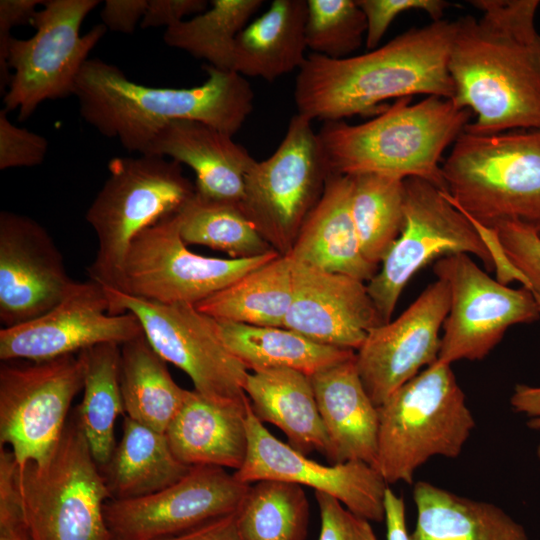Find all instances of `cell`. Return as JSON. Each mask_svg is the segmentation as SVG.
<instances>
[{
    "label": "cell",
    "mask_w": 540,
    "mask_h": 540,
    "mask_svg": "<svg viewBox=\"0 0 540 540\" xmlns=\"http://www.w3.org/2000/svg\"><path fill=\"white\" fill-rule=\"evenodd\" d=\"M456 21L449 53L453 100L476 115L464 131L490 135L540 128L538 0H473Z\"/></svg>",
    "instance_id": "cell-1"
},
{
    "label": "cell",
    "mask_w": 540,
    "mask_h": 540,
    "mask_svg": "<svg viewBox=\"0 0 540 540\" xmlns=\"http://www.w3.org/2000/svg\"><path fill=\"white\" fill-rule=\"evenodd\" d=\"M454 21L411 28L364 54L331 59L308 54L297 74V113L310 120L340 121L379 114L380 104L417 94L453 99L449 53Z\"/></svg>",
    "instance_id": "cell-2"
},
{
    "label": "cell",
    "mask_w": 540,
    "mask_h": 540,
    "mask_svg": "<svg viewBox=\"0 0 540 540\" xmlns=\"http://www.w3.org/2000/svg\"><path fill=\"white\" fill-rule=\"evenodd\" d=\"M208 78L190 88H158L133 82L115 65L88 59L75 83L82 118L128 151L147 154L168 123L190 120L234 136L253 110L254 92L232 70L204 65Z\"/></svg>",
    "instance_id": "cell-3"
},
{
    "label": "cell",
    "mask_w": 540,
    "mask_h": 540,
    "mask_svg": "<svg viewBox=\"0 0 540 540\" xmlns=\"http://www.w3.org/2000/svg\"><path fill=\"white\" fill-rule=\"evenodd\" d=\"M397 99L371 120L325 122L318 132L330 174L381 173L423 179L442 191L440 159L470 123L472 112L453 99Z\"/></svg>",
    "instance_id": "cell-4"
},
{
    "label": "cell",
    "mask_w": 540,
    "mask_h": 540,
    "mask_svg": "<svg viewBox=\"0 0 540 540\" xmlns=\"http://www.w3.org/2000/svg\"><path fill=\"white\" fill-rule=\"evenodd\" d=\"M442 175L445 196L471 221L495 232L516 224L540 236V128L463 131Z\"/></svg>",
    "instance_id": "cell-5"
},
{
    "label": "cell",
    "mask_w": 540,
    "mask_h": 540,
    "mask_svg": "<svg viewBox=\"0 0 540 540\" xmlns=\"http://www.w3.org/2000/svg\"><path fill=\"white\" fill-rule=\"evenodd\" d=\"M374 468L387 484H411L434 456L460 455L475 420L450 364L438 360L378 407Z\"/></svg>",
    "instance_id": "cell-6"
},
{
    "label": "cell",
    "mask_w": 540,
    "mask_h": 540,
    "mask_svg": "<svg viewBox=\"0 0 540 540\" xmlns=\"http://www.w3.org/2000/svg\"><path fill=\"white\" fill-rule=\"evenodd\" d=\"M109 176L86 212L97 238V252L87 271L90 280L122 291L123 271L132 241L146 228L176 213L195 188L181 164L140 154L115 157Z\"/></svg>",
    "instance_id": "cell-7"
},
{
    "label": "cell",
    "mask_w": 540,
    "mask_h": 540,
    "mask_svg": "<svg viewBox=\"0 0 540 540\" xmlns=\"http://www.w3.org/2000/svg\"><path fill=\"white\" fill-rule=\"evenodd\" d=\"M16 486L32 540H112L111 499L75 411L48 458L17 465Z\"/></svg>",
    "instance_id": "cell-8"
},
{
    "label": "cell",
    "mask_w": 540,
    "mask_h": 540,
    "mask_svg": "<svg viewBox=\"0 0 540 540\" xmlns=\"http://www.w3.org/2000/svg\"><path fill=\"white\" fill-rule=\"evenodd\" d=\"M99 3L45 0L31 22L35 33L28 39H11L8 66L13 73L3 97L6 112L17 110L19 120H25L42 102L74 94L90 51L107 31L102 24L80 34L84 19Z\"/></svg>",
    "instance_id": "cell-9"
},
{
    "label": "cell",
    "mask_w": 540,
    "mask_h": 540,
    "mask_svg": "<svg viewBox=\"0 0 540 540\" xmlns=\"http://www.w3.org/2000/svg\"><path fill=\"white\" fill-rule=\"evenodd\" d=\"M404 185L402 230L366 284L382 324L391 320L410 279L435 259L465 253L480 259L487 270L495 269L480 233L444 191L415 177L406 178Z\"/></svg>",
    "instance_id": "cell-10"
},
{
    "label": "cell",
    "mask_w": 540,
    "mask_h": 540,
    "mask_svg": "<svg viewBox=\"0 0 540 540\" xmlns=\"http://www.w3.org/2000/svg\"><path fill=\"white\" fill-rule=\"evenodd\" d=\"M109 314L133 313L153 349L191 379L194 390L220 405H244L247 368L221 340L214 318L186 303L163 304L104 287Z\"/></svg>",
    "instance_id": "cell-11"
},
{
    "label": "cell",
    "mask_w": 540,
    "mask_h": 540,
    "mask_svg": "<svg viewBox=\"0 0 540 540\" xmlns=\"http://www.w3.org/2000/svg\"><path fill=\"white\" fill-rule=\"evenodd\" d=\"M329 174L312 120L297 113L274 153L247 172L238 205L268 243L286 254Z\"/></svg>",
    "instance_id": "cell-12"
},
{
    "label": "cell",
    "mask_w": 540,
    "mask_h": 540,
    "mask_svg": "<svg viewBox=\"0 0 540 540\" xmlns=\"http://www.w3.org/2000/svg\"><path fill=\"white\" fill-rule=\"evenodd\" d=\"M83 384L80 352L43 361H2L0 446L10 447L19 467L48 458Z\"/></svg>",
    "instance_id": "cell-13"
},
{
    "label": "cell",
    "mask_w": 540,
    "mask_h": 540,
    "mask_svg": "<svg viewBox=\"0 0 540 540\" xmlns=\"http://www.w3.org/2000/svg\"><path fill=\"white\" fill-rule=\"evenodd\" d=\"M280 253L248 258H215L187 248L177 214L143 230L127 252L122 292L163 304L196 305Z\"/></svg>",
    "instance_id": "cell-14"
},
{
    "label": "cell",
    "mask_w": 540,
    "mask_h": 540,
    "mask_svg": "<svg viewBox=\"0 0 540 540\" xmlns=\"http://www.w3.org/2000/svg\"><path fill=\"white\" fill-rule=\"evenodd\" d=\"M450 291L438 361L481 360L501 341L508 328L540 318L533 293L493 279L465 253L438 259L433 266Z\"/></svg>",
    "instance_id": "cell-15"
},
{
    "label": "cell",
    "mask_w": 540,
    "mask_h": 540,
    "mask_svg": "<svg viewBox=\"0 0 540 540\" xmlns=\"http://www.w3.org/2000/svg\"><path fill=\"white\" fill-rule=\"evenodd\" d=\"M250 483L225 468L192 466L174 484L155 493L104 506L107 527L117 540H157L234 513Z\"/></svg>",
    "instance_id": "cell-16"
},
{
    "label": "cell",
    "mask_w": 540,
    "mask_h": 540,
    "mask_svg": "<svg viewBox=\"0 0 540 540\" xmlns=\"http://www.w3.org/2000/svg\"><path fill=\"white\" fill-rule=\"evenodd\" d=\"M449 307V287L437 279L396 319L369 330L355 353V362L364 388L377 407L422 367L438 360L440 330Z\"/></svg>",
    "instance_id": "cell-17"
},
{
    "label": "cell",
    "mask_w": 540,
    "mask_h": 540,
    "mask_svg": "<svg viewBox=\"0 0 540 540\" xmlns=\"http://www.w3.org/2000/svg\"><path fill=\"white\" fill-rule=\"evenodd\" d=\"M248 451L234 476L245 483L278 480L329 494L355 514L374 522L385 520L388 484L362 461L325 465L311 460L276 438L247 407Z\"/></svg>",
    "instance_id": "cell-18"
},
{
    "label": "cell",
    "mask_w": 540,
    "mask_h": 540,
    "mask_svg": "<svg viewBox=\"0 0 540 540\" xmlns=\"http://www.w3.org/2000/svg\"><path fill=\"white\" fill-rule=\"evenodd\" d=\"M105 289L88 280L78 285L62 302L29 322L1 328L0 359L43 361L101 343H123L143 329L131 312L111 315Z\"/></svg>",
    "instance_id": "cell-19"
},
{
    "label": "cell",
    "mask_w": 540,
    "mask_h": 540,
    "mask_svg": "<svg viewBox=\"0 0 540 540\" xmlns=\"http://www.w3.org/2000/svg\"><path fill=\"white\" fill-rule=\"evenodd\" d=\"M78 285L62 254L34 219L0 213V322L14 327L45 314Z\"/></svg>",
    "instance_id": "cell-20"
},
{
    "label": "cell",
    "mask_w": 540,
    "mask_h": 540,
    "mask_svg": "<svg viewBox=\"0 0 540 540\" xmlns=\"http://www.w3.org/2000/svg\"><path fill=\"white\" fill-rule=\"evenodd\" d=\"M291 261L293 298L283 327L357 351L369 330L382 324L365 282Z\"/></svg>",
    "instance_id": "cell-21"
},
{
    "label": "cell",
    "mask_w": 540,
    "mask_h": 540,
    "mask_svg": "<svg viewBox=\"0 0 540 540\" xmlns=\"http://www.w3.org/2000/svg\"><path fill=\"white\" fill-rule=\"evenodd\" d=\"M232 137L202 122L175 120L160 130L147 154L189 166L200 196L240 204L246 174L256 160Z\"/></svg>",
    "instance_id": "cell-22"
},
{
    "label": "cell",
    "mask_w": 540,
    "mask_h": 540,
    "mask_svg": "<svg viewBox=\"0 0 540 540\" xmlns=\"http://www.w3.org/2000/svg\"><path fill=\"white\" fill-rule=\"evenodd\" d=\"M327 433L331 464L362 461L374 467L379 412L359 376L355 356L310 376Z\"/></svg>",
    "instance_id": "cell-23"
},
{
    "label": "cell",
    "mask_w": 540,
    "mask_h": 540,
    "mask_svg": "<svg viewBox=\"0 0 540 540\" xmlns=\"http://www.w3.org/2000/svg\"><path fill=\"white\" fill-rule=\"evenodd\" d=\"M350 199L351 177L329 174L319 200L286 254L294 261L368 282L378 266L362 254Z\"/></svg>",
    "instance_id": "cell-24"
},
{
    "label": "cell",
    "mask_w": 540,
    "mask_h": 540,
    "mask_svg": "<svg viewBox=\"0 0 540 540\" xmlns=\"http://www.w3.org/2000/svg\"><path fill=\"white\" fill-rule=\"evenodd\" d=\"M213 403L195 390L165 434L175 457L188 466L239 470L248 451L247 407Z\"/></svg>",
    "instance_id": "cell-25"
},
{
    "label": "cell",
    "mask_w": 540,
    "mask_h": 540,
    "mask_svg": "<svg viewBox=\"0 0 540 540\" xmlns=\"http://www.w3.org/2000/svg\"><path fill=\"white\" fill-rule=\"evenodd\" d=\"M244 392L257 419L278 427L291 447L305 455L313 451L328 455L329 441L310 376L288 368L249 372Z\"/></svg>",
    "instance_id": "cell-26"
},
{
    "label": "cell",
    "mask_w": 540,
    "mask_h": 540,
    "mask_svg": "<svg viewBox=\"0 0 540 540\" xmlns=\"http://www.w3.org/2000/svg\"><path fill=\"white\" fill-rule=\"evenodd\" d=\"M416 524L410 540H530L499 506L460 496L426 481L413 489Z\"/></svg>",
    "instance_id": "cell-27"
},
{
    "label": "cell",
    "mask_w": 540,
    "mask_h": 540,
    "mask_svg": "<svg viewBox=\"0 0 540 540\" xmlns=\"http://www.w3.org/2000/svg\"><path fill=\"white\" fill-rule=\"evenodd\" d=\"M307 0H274L237 36L233 71L266 81L300 69L306 61Z\"/></svg>",
    "instance_id": "cell-28"
},
{
    "label": "cell",
    "mask_w": 540,
    "mask_h": 540,
    "mask_svg": "<svg viewBox=\"0 0 540 540\" xmlns=\"http://www.w3.org/2000/svg\"><path fill=\"white\" fill-rule=\"evenodd\" d=\"M215 320L227 349L249 372L288 368L311 376L355 356V351L313 341L284 327Z\"/></svg>",
    "instance_id": "cell-29"
},
{
    "label": "cell",
    "mask_w": 540,
    "mask_h": 540,
    "mask_svg": "<svg viewBox=\"0 0 540 540\" xmlns=\"http://www.w3.org/2000/svg\"><path fill=\"white\" fill-rule=\"evenodd\" d=\"M191 467L175 457L165 433L125 415L121 439L101 472L111 499L125 500L160 491Z\"/></svg>",
    "instance_id": "cell-30"
},
{
    "label": "cell",
    "mask_w": 540,
    "mask_h": 540,
    "mask_svg": "<svg viewBox=\"0 0 540 540\" xmlns=\"http://www.w3.org/2000/svg\"><path fill=\"white\" fill-rule=\"evenodd\" d=\"M121 392L126 416L165 433L189 390L174 381L143 332L121 345Z\"/></svg>",
    "instance_id": "cell-31"
},
{
    "label": "cell",
    "mask_w": 540,
    "mask_h": 540,
    "mask_svg": "<svg viewBox=\"0 0 540 540\" xmlns=\"http://www.w3.org/2000/svg\"><path fill=\"white\" fill-rule=\"evenodd\" d=\"M292 298V261L280 254L195 307L217 320L283 327Z\"/></svg>",
    "instance_id": "cell-32"
},
{
    "label": "cell",
    "mask_w": 540,
    "mask_h": 540,
    "mask_svg": "<svg viewBox=\"0 0 540 540\" xmlns=\"http://www.w3.org/2000/svg\"><path fill=\"white\" fill-rule=\"evenodd\" d=\"M84 395L74 409L92 456L103 468L117 445L115 424L125 416L121 392V345L101 343L80 352Z\"/></svg>",
    "instance_id": "cell-33"
},
{
    "label": "cell",
    "mask_w": 540,
    "mask_h": 540,
    "mask_svg": "<svg viewBox=\"0 0 540 540\" xmlns=\"http://www.w3.org/2000/svg\"><path fill=\"white\" fill-rule=\"evenodd\" d=\"M351 177V215L365 259L378 266L404 224L405 179L381 173Z\"/></svg>",
    "instance_id": "cell-34"
},
{
    "label": "cell",
    "mask_w": 540,
    "mask_h": 540,
    "mask_svg": "<svg viewBox=\"0 0 540 540\" xmlns=\"http://www.w3.org/2000/svg\"><path fill=\"white\" fill-rule=\"evenodd\" d=\"M176 214L180 236L187 245L206 246L232 258L275 250L236 203L207 199L194 192Z\"/></svg>",
    "instance_id": "cell-35"
},
{
    "label": "cell",
    "mask_w": 540,
    "mask_h": 540,
    "mask_svg": "<svg viewBox=\"0 0 540 540\" xmlns=\"http://www.w3.org/2000/svg\"><path fill=\"white\" fill-rule=\"evenodd\" d=\"M263 0H213L211 8L165 29L164 42L208 65L233 71L236 38Z\"/></svg>",
    "instance_id": "cell-36"
},
{
    "label": "cell",
    "mask_w": 540,
    "mask_h": 540,
    "mask_svg": "<svg viewBox=\"0 0 540 540\" xmlns=\"http://www.w3.org/2000/svg\"><path fill=\"white\" fill-rule=\"evenodd\" d=\"M243 540H305L310 505L302 486L261 480L250 485L236 510Z\"/></svg>",
    "instance_id": "cell-37"
},
{
    "label": "cell",
    "mask_w": 540,
    "mask_h": 540,
    "mask_svg": "<svg viewBox=\"0 0 540 540\" xmlns=\"http://www.w3.org/2000/svg\"><path fill=\"white\" fill-rule=\"evenodd\" d=\"M365 16L356 0H307V49L331 59L347 58L366 35Z\"/></svg>",
    "instance_id": "cell-38"
},
{
    "label": "cell",
    "mask_w": 540,
    "mask_h": 540,
    "mask_svg": "<svg viewBox=\"0 0 540 540\" xmlns=\"http://www.w3.org/2000/svg\"><path fill=\"white\" fill-rule=\"evenodd\" d=\"M356 3L366 19L365 44L369 50L378 47L388 27L398 15L420 10L427 13L433 21H438L450 5L443 0H356Z\"/></svg>",
    "instance_id": "cell-39"
},
{
    "label": "cell",
    "mask_w": 540,
    "mask_h": 540,
    "mask_svg": "<svg viewBox=\"0 0 540 540\" xmlns=\"http://www.w3.org/2000/svg\"><path fill=\"white\" fill-rule=\"evenodd\" d=\"M496 232L509 262L527 279L529 290L540 297V236L516 224L503 225Z\"/></svg>",
    "instance_id": "cell-40"
},
{
    "label": "cell",
    "mask_w": 540,
    "mask_h": 540,
    "mask_svg": "<svg viewBox=\"0 0 540 540\" xmlns=\"http://www.w3.org/2000/svg\"><path fill=\"white\" fill-rule=\"evenodd\" d=\"M48 150L47 140L13 124L0 110V169L33 167L41 164Z\"/></svg>",
    "instance_id": "cell-41"
},
{
    "label": "cell",
    "mask_w": 540,
    "mask_h": 540,
    "mask_svg": "<svg viewBox=\"0 0 540 540\" xmlns=\"http://www.w3.org/2000/svg\"><path fill=\"white\" fill-rule=\"evenodd\" d=\"M320 511L318 540H379L370 521L355 514L335 497L315 492Z\"/></svg>",
    "instance_id": "cell-42"
},
{
    "label": "cell",
    "mask_w": 540,
    "mask_h": 540,
    "mask_svg": "<svg viewBox=\"0 0 540 540\" xmlns=\"http://www.w3.org/2000/svg\"><path fill=\"white\" fill-rule=\"evenodd\" d=\"M17 462L0 448V540H32L16 486Z\"/></svg>",
    "instance_id": "cell-43"
},
{
    "label": "cell",
    "mask_w": 540,
    "mask_h": 540,
    "mask_svg": "<svg viewBox=\"0 0 540 540\" xmlns=\"http://www.w3.org/2000/svg\"><path fill=\"white\" fill-rule=\"evenodd\" d=\"M45 0H1L0 1V91L3 93L9 85L11 73L8 66V49L13 38V27L31 23L36 7ZM6 92V91H5Z\"/></svg>",
    "instance_id": "cell-44"
},
{
    "label": "cell",
    "mask_w": 540,
    "mask_h": 540,
    "mask_svg": "<svg viewBox=\"0 0 540 540\" xmlns=\"http://www.w3.org/2000/svg\"><path fill=\"white\" fill-rule=\"evenodd\" d=\"M205 0H148V6L140 23L141 28L171 25L189 15H197L207 9Z\"/></svg>",
    "instance_id": "cell-45"
},
{
    "label": "cell",
    "mask_w": 540,
    "mask_h": 540,
    "mask_svg": "<svg viewBox=\"0 0 540 540\" xmlns=\"http://www.w3.org/2000/svg\"><path fill=\"white\" fill-rule=\"evenodd\" d=\"M148 0H106L101 10V19L107 30L132 33L141 23Z\"/></svg>",
    "instance_id": "cell-46"
},
{
    "label": "cell",
    "mask_w": 540,
    "mask_h": 540,
    "mask_svg": "<svg viewBox=\"0 0 540 540\" xmlns=\"http://www.w3.org/2000/svg\"><path fill=\"white\" fill-rule=\"evenodd\" d=\"M235 512L157 540H243L237 527Z\"/></svg>",
    "instance_id": "cell-47"
},
{
    "label": "cell",
    "mask_w": 540,
    "mask_h": 540,
    "mask_svg": "<svg viewBox=\"0 0 540 540\" xmlns=\"http://www.w3.org/2000/svg\"><path fill=\"white\" fill-rule=\"evenodd\" d=\"M534 297L540 307V297L537 295ZM510 403L514 411L530 418L528 425L531 428L540 429V386L517 384Z\"/></svg>",
    "instance_id": "cell-48"
},
{
    "label": "cell",
    "mask_w": 540,
    "mask_h": 540,
    "mask_svg": "<svg viewBox=\"0 0 540 540\" xmlns=\"http://www.w3.org/2000/svg\"><path fill=\"white\" fill-rule=\"evenodd\" d=\"M385 524L387 540H410L405 518V503L391 488L385 493Z\"/></svg>",
    "instance_id": "cell-49"
},
{
    "label": "cell",
    "mask_w": 540,
    "mask_h": 540,
    "mask_svg": "<svg viewBox=\"0 0 540 540\" xmlns=\"http://www.w3.org/2000/svg\"><path fill=\"white\" fill-rule=\"evenodd\" d=\"M537 457H538L539 462H540V442H539L538 447H537Z\"/></svg>",
    "instance_id": "cell-50"
},
{
    "label": "cell",
    "mask_w": 540,
    "mask_h": 540,
    "mask_svg": "<svg viewBox=\"0 0 540 540\" xmlns=\"http://www.w3.org/2000/svg\"><path fill=\"white\" fill-rule=\"evenodd\" d=\"M112 540H117V539H114V538H113Z\"/></svg>",
    "instance_id": "cell-51"
}]
</instances>
